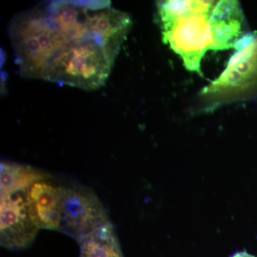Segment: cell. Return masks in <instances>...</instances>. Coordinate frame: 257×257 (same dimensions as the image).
<instances>
[{"mask_svg":"<svg viewBox=\"0 0 257 257\" xmlns=\"http://www.w3.org/2000/svg\"><path fill=\"white\" fill-rule=\"evenodd\" d=\"M9 35L15 52V63L26 78L43 79L54 60L69 46L64 41L62 25L45 6L16 15Z\"/></svg>","mask_w":257,"mask_h":257,"instance_id":"cell-1","label":"cell"},{"mask_svg":"<svg viewBox=\"0 0 257 257\" xmlns=\"http://www.w3.org/2000/svg\"><path fill=\"white\" fill-rule=\"evenodd\" d=\"M216 1H164L158 4L162 38L189 72L202 75L201 62L211 49L210 16Z\"/></svg>","mask_w":257,"mask_h":257,"instance_id":"cell-2","label":"cell"},{"mask_svg":"<svg viewBox=\"0 0 257 257\" xmlns=\"http://www.w3.org/2000/svg\"><path fill=\"white\" fill-rule=\"evenodd\" d=\"M114 62L101 44L84 42L61 53L47 69L44 79L92 90L104 85Z\"/></svg>","mask_w":257,"mask_h":257,"instance_id":"cell-3","label":"cell"},{"mask_svg":"<svg viewBox=\"0 0 257 257\" xmlns=\"http://www.w3.org/2000/svg\"><path fill=\"white\" fill-rule=\"evenodd\" d=\"M257 89V37L251 44L236 51L219 77L201 91L206 111L247 99Z\"/></svg>","mask_w":257,"mask_h":257,"instance_id":"cell-4","label":"cell"},{"mask_svg":"<svg viewBox=\"0 0 257 257\" xmlns=\"http://www.w3.org/2000/svg\"><path fill=\"white\" fill-rule=\"evenodd\" d=\"M111 223L100 199L81 184L62 185L60 232L78 241Z\"/></svg>","mask_w":257,"mask_h":257,"instance_id":"cell-5","label":"cell"},{"mask_svg":"<svg viewBox=\"0 0 257 257\" xmlns=\"http://www.w3.org/2000/svg\"><path fill=\"white\" fill-rule=\"evenodd\" d=\"M39 229L30 209L27 189L1 197L2 246L13 251L28 248L36 238Z\"/></svg>","mask_w":257,"mask_h":257,"instance_id":"cell-6","label":"cell"},{"mask_svg":"<svg viewBox=\"0 0 257 257\" xmlns=\"http://www.w3.org/2000/svg\"><path fill=\"white\" fill-rule=\"evenodd\" d=\"M241 5L235 0L216 1L210 16L211 50L234 48L246 32Z\"/></svg>","mask_w":257,"mask_h":257,"instance_id":"cell-7","label":"cell"},{"mask_svg":"<svg viewBox=\"0 0 257 257\" xmlns=\"http://www.w3.org/2000/svg\"><path fill=\"white\" fill-rule=\"evenodd\" d=\"M32 216L40 229L60 231L62 185L50 178L38 181L27 189Z\"/></svg>","mask_w":257,"mask_h":257,"instance_id":"cell-8","label":"cell"},{"mask_svg":"<svg viewBox=\"0 0 257 257\" xmlns=\"http://www.w3.org/2000/svg\"><path fill=\"white\" fill-rule=\"evenodd\" d=\"M50 177L48 174L29 166L2 162L0 169L1 197L26 190L35 182Z\"/></svg>","mask_w":257,"mask_h":257,"instance_id":"cell-9","label":"cell"},{"mask_svg":"<svg viewBox=\"0 0 257 257\" xmlns=\"http://www.w3.org/2000/svg\"><path fill=\"white\" fill-rule=\"evenodd\" d=\"M79 257H124L111 223L78 240Z\"/></svg>","mask_w":257,"mask_h":257,"instance_id":"cell-10","label":"cell"},{"mask_svg":"<svg viewBox=\"0 0 257 257\" xmlns=\"http://www.w3.org/2000/svg\"><path fill=\"white\" fill-rule=\"evenodd\" d=\"M232 257H255L253 255L249 254L246 251H239V252L235 253Z\"/></svg>","mask_w":257,"mask_h":257,"instance_id":"cell-11","label":"cell"},{"mask_svg":"<svg viewBox=\"0 0 257 257\" xmlns=\"http://www.w3.org/2000/svg\"><path fill=\"white\" fill-rule=\"evenodd\" d=\"M7 60V54L3 49H1V68H3L5 61Z\"/></svg>","mask_w":257,"mask_h":257,"instance_id":"cell-12","label":"cell"},{"mask_svg":"<svg viewBox=\"0 0 257 257\" xmlns=\"http://www.w3.org/2000/svg\"><path fill=\"white\" fill-rule=\"evenodd\" d=\"M8 78V74L6 73V72H4V71H2L1 72V83L2 84L4 83L5 84V82H6L7 79Z\"/></svg>","mask_w":257,"mask_h":257,"instance_id":"cell-13","label":"cell"}]
</instances>
